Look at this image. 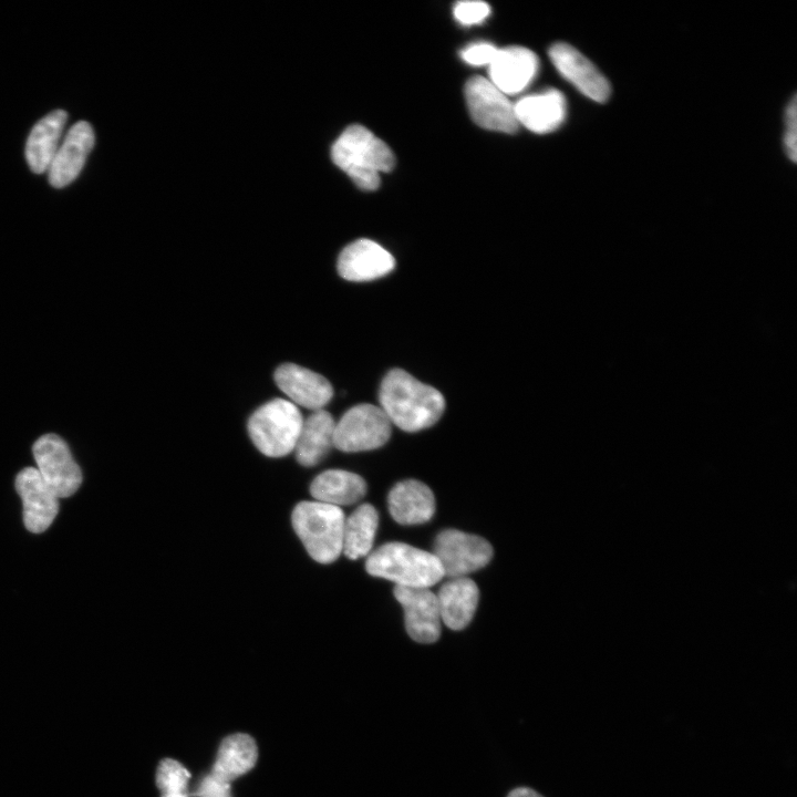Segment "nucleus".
I'll list each match as a JSON object with an SVG mask.
<instances>
[{
  "mask_svg": "<svg viewBox=\"0 0 797 797\" xmlns=\"http://www.w3.org/2000/svg\"><path fill=\"white\" fill-rule=\"evenodd\" d=\"M379 401L390 422L405 432L434 425L445 408L444 396L438 390L401 369H393L384 376Z\"/></svg>",
  "mask_w": 797,
  "mask_h": 797,
  "instance_id": "nucleus-1",
  "label": "nucleus"
},
{
  "mask_svg": "<svg viewBox=\"0 0 797 797\" xmlns=\"http://www.w3.org/2000/svg\"><path fill=\"white\" fill-rule=\"evenodd\" d=\"M333 163L345 172L363 190L380 185V174L390 172L395 164L391 148L362 125L346 127L331 148Z\"/></svg>",
  "mask_w": 797,
  "mask_h": 797,
  "instance_id": "nucleus-2",
  "label": "nucleus"
},
{
  "mask_svg": "<svg viewBox=\"0 0 797 797\" xmlns=\"http://www.w3.org/2000/svg\"><path fill=\"white\" fill-rule=\"evenodd\" d=\"M365 569L371 576L406 588H429L444 577L442 566L433 552L396 541L384 544L370 552Z\"/></svg>",
  "mask_w": 797,
  "mask_h": 797,
  "instance_id": "nucleus-3",
  "label": "nucleus"
},
{
  "mask_svg": "<svg viewBox=\"0 0 797 797\" xmlns=\"http://www.w3.org/2000/svg\"><path fill=\"white\" fill-rule=\"evenodd\" d=\"M292 526L310 557L331 563L342 553L345 516L340 507L317 500L301 501L291 515Z\"/></svg>",
  "mask_w": 797,
  "mask_h": 797,
  "instance_id": "nucleus-4",
  "label": "nucleus"
},
{
  "mask_svg": "<svg viewBox=\"0 0 797 797\" xmlns=\"http://www.w3.org/2000/svg\"><path fill=\"white\" fill-rule=\"evenodd\" d=\"M303 417L286 398H273L258 407L248 420V433L266 456L282 457L294 451Z\"/></svg>",
  "mask_w": 797,
  "mask_h": 797,
  "instance_id": "nucleus-5",
  "label": "nucleus"
},
{
  "mask_svg": "<svg viewBox=\"0 0 797 797\" xmlns=\"http://www.w3.org/2000/svg\"><path fill=\"white\" fill-rule=\"evenodd\" d=\"M392 423L380 406L359 404L335 423L333 446L346 453L371 451L384 445Z\"/></svg>",
  "mask_w": 797,
  "mask_h": 797,
  "instance_id": "nucleus-6",
  "label": "nucleus"
},
{
  "mask_svg": "<svg viewBox=\"0 0 797 797\" xmlns=\"http://www.w3.org/2000/svg\"><path fill=\"white\" fill-rule=\"evenodd\" d=\"M37 470L59 497H70L82 483V473L65 441L56 434L40 436L32 446Z\"/></svg>",
  "mask_w": 797,
  "mask_h": 797,
  "instance_id": "nucleus-7",
  "label": "nucleus"
},
{
  "mask_svg": "<svg viewBox=\"0 0 797 797\" xmlns=\"http://www.w3.org/2000/svg\"><path fill=\"white\" fill-rule=\"evenodd\" d=\"M433 553L439 561L444 576L459 578L485 567L493 557V548L482 537L445 529L437 535Z\"/></svg>",
  "mask_w": 797,
  "mask_h": 797,
  "instance_id": "nucleus-8",
  "label": "nucleus"
},
{
  "mask_svg": "<svg viewBox=\"0 0 797 797\" xmlns=\"http://www.w3.org/2000/svg\"><path fill=\"white\" fill-rule=\"evenodd\" d=\"M464 92L470 116L478 126L509 134L518 130L514 104L489 80L473 76Z\"/></svg>",
  "mask_w": 797,
  "mask_h": 797,
  "instance_id": "nucleus-9",
  "label": "nucleus"
},
{
  "mask_svg": "<svg viewBox=\"0 0 797 797\" xmlns=\"http://www.w3.org/2000/svg\"><path fill=\"white\" fill-rule=\"evenodd\" d=\"M549 56L557 71L580 93L598 103L610 97L607 77L576 48L558 42L550 46Z\"/></svg>",
  "mask_w": 797,
  "mask_h": 797,
  "instance_id": "nucleus-10",
  "label": "nucleus"
},
{
  "mask_svg": "<svg viewBox=\"0 0 797 797\" xmlns=\"http://www.w3.org/2000/svg\"><path fill=\"white\" fill-rule=\"evenodd\" d=\"M394 596L404 610L408 635L418 643L437 641L442 620L436 593L428 588L395 586Z\"/></svg>",
  "mask_w": 797,
  "mask_h": 797,
  "instance_id": "nucleus-11",
  "label": "nucleus"
},
{
  "mask_svg": "<svg viewBox=\"0 0 797 797\" xmlns=\"http://www.w3.org/2000/svg\"><path fill=\"white\" fill-rule=\"evenodd\" d=\"M15 488L22 500L25 528L34 534L45 531L59 511L58 497L35 467H25L19 472Z\"/></svg>",
  "mask_w": 797,
  "mask_h": 797,
  "instance_id": "nucleus-12",
  "label": "nucleus"
},
{
  "mask_svg": "<svg viewBox=\"0 0 797 797\" xmlns=\"http://www.w3.org/2000/svg\"><path fill=\"white\" fill-rule=\"evenodd\" d=\"M273 376L290 402L312 412L323 410L333 395V389L324 376L294 363L281 364Z\"/></svg>",
  "mask_w": 797,
  "mask_h": 797,
  "instance_id": "nucleus-13",
  "label": "nucleus"
},
{
  "mask_svg": "<svg viewBox=\"0 0 797 797\" xmlns=\"http://www.w3.org/2000/svg\"><path fill=\"white\" fill-rule=\"evenodd\" d=\"M393 256L377 242L359 239L348 245L338 259V271L349 281L377 279L394 269Z\"/></svg>",
  "mask_w": 797,
  "mask_h": 797,
  "instance_id": "nucleus-14",
  "label": "nucleus"
},
{
  "mask_svg": "<svg viewBox=\"0 0 797 797\" xmlns=\"http://www.w3.org/2000/svg\"><path fill=\"white\" fill-rule=\"evenodd\" d=\"M94 132L90 123L80 121L68 132L62 145L56 151L49 167V182L55 188L72 183L93 148Z\"/></svg>",
  "mask_w": 797,
  "mask_h": 797,
  "instance_id": "nucleus-15",
  "label": "nucleus"
},
{
  "mask_svg": "<svg viewBox=\"0 0 797 797\" xmlns=\"http://www.w3.org/2000/svg\"><path fill=\"white\" fill-rule=\"evenodd\" d=\"M538 58L524 46L498 49L489 66V81L504 94L525 90L538 72Z\"/></svg>",
  "mask_w": 797,
  "mask_h": 797,
  "instance_id": "nucleus-16",
  "label": "nucleus"
},
{
  "mask_svg": "<svg viewBox=\"0 0 797 797\" xmlns=\"http://www.w3.org/2000/svg\"><path fill=\"white\" fill-rule=\"evenodd\" d=\"M518 124L529 131L545 134L557 130L566 118L563 94L555 89L521 97L514 104Z\"/></svg>",
  "mask_w": 797,
  "mask_h": 797,
  "instance_id": "nucleus-17",
  "label": "nucleus"
},
{
  "mask_svg": "<svg viewBox=\"0 0 797 797\" xmlns=\"http://www.w3.org/2000/svg\"><path fill=\"white\" fill-rule=\"evenodd\" d=\"M387 503L391 516L401 525L426 522L435 511V498L432 490L415 479L397 483L391 489Z\"/></svg>",
  "mask_w": 797,
  "mask_h": 797,
  "instance_id": "nucleus-18",
  "label": "nucleus"
},
{
  "mask_svg": "<svg viewBox=\"0 0 797 797\" xmlns=\"http://www.w3.org/2000/svg\"><path fill=\"white\" fill-rule=\"evenodd\" d=\"M436 598L444 624L452 630H462L474 617L479 591L467 577L452 578L439 588Z\"/></svg>",
  "mask_w": 797,
  "mask_h": 797,
  "instance_id": "nucleus-19",
  "label": "nucleus"
},
{
  "mask_svg": "<svg viewBox=\"0 0 797 797\" xmlns=\"http://www.w3.org/2000/svg\"><path fill=\"white\" fill-rule=\"evenodd\" d=\"M68 114L55 110L41 118L31 130L25 146V157L30 169L42 174L49 169L56 153Z\"/></svg>",
  "mask_w": 797,
  "mask_h": 797,
  "instance_id": "nucleus-20",
  "label": "nucleus"
},
{
  "mask_svg": "<svg viewBox=\"0 0 797 797\" xmlns=\"http://www.w3.org/2000/svg\"><path fill=\"white\" fill-rule=\"evenodd\" d=\"M335 422L325 410L313 411L303 423L294 447L299 464L317 465L333 447Z\"/></svg>",
  "mask_w": 797,
  "mask_h": 797,
  "instance_id": "nucleus-21",
  "label": "nucleus"
},
{
  "mask_svg": "<svg viewBox=\"0 0 797 797\" xmlns=\"http://www.w3.org/2000/svg\"><path fill=\"white\" fill-rule=\"evenodd\" d=\"M365 491L364 479L343 469H328L319 474L310 485L314 500L337 507L358 503Z\"/></svg>",
  "mask_w": 797,
  "mask_h": 797,
  "instance_id": "nucleus-22",
  "label": "nucleus"
},
{
  "mask_svg": "<svg viewBox=\"0 0 797 797\" xmlns=\"http://www.w3.org/2000/svg\"><path fill=\"white\" fill-rule=\"evenodd\" d=\"M379 526V514L370 504L360 505L343 528L342 552L352 560L370 555Z\"/></svg>",
  "mask_w": 797,
  "mask_h": 797,
  "instance_id": "nucleus-23",
  "label": "nucleus"
},
{
  "mask_svg": "<svg viewBox=\"0 0 797 797\" xmlns=\"http://www.w3.org/2000/svg\"><path fill=\"white\" fill-rule=\"evenodd\" d=\"M257 745L247 734L226 737L218 749L213 773L231 782L251 769L257 760Z\"/></svg>",
  "mask_w": 797,
  "mask_h": 797,
  "instance_id": "nucleus-24",
  "label": "nucleus"
},
{
  "mask_svg": "<svg viewBox=\"0 0 797 797\" xmlns=\"http://www.w3.org/2000/svg\"><path fill=\"white\" fill-rule=\"evenodd\" d=\"M189 778L190 773L177 760L165 758L157 767L156 785L162 791V795H186Z\"/></svg>",
  "mask_w": 797,
  "mask_h": 797,
  "instance_id": "nucleus-25",
  "label": "nucleus"
},
{
  "mask_svg": "<svg viewBox=\"0 0 797 797\" xmlns=\"http://www.w3.org/2000/svg\"><path fill=\"white\" fill-rule=\"evenodd\" d=\"M489 13L490 7L484 1H460L454 7L455 19L464 25L480 23Z\"/></svg>",
  "mask_w": 797,
  "mask_h": 797,
  "instance_id": "nucleus-26",
  "label": "nucleus"
},
{
  "mask_svg": "<svg viewBox=\"0 0 797 797\" xmlns=\"http://www.w3.org/2000/svg\"><path fill=\"white\" fill-rule=\"evenodd\" d=\"M784 144L791 162L797 158V104L794 96L786 108Z\"/></svg>",
  "mask_w": 797,
  "mask_h": 797,
  "instance_id": "nucleus-27",
  "label": "nucleus"
},
{
  "mask_svg": "<svg viewBox=\"0 0 797 797\" xmlns=\"http://www.w3.org/2000/svg\"><path fill=\"white\" fill-rule=\"evenodd\" d=\"M497 51L498 49L490 43L478 42L466 46L462 50L460 55L468 64L489 65Z\"/></svg>",
  "mask_w": 797,
  "mask_h": 797,
  "instance_id": "nucleus-28",
  "label": "nucleus"
},
{
  "mask_svg": "<svg viewBox=\"0 0 797 797\" xmlns=\"http://www.w3.org/2000/svg\"><path fill=\"white\" fill-rule=\"evenodd\" d=\"M229 794L230 782L213 772L201 780L195 793L197 797H229Z\"/></svg>",
  "mask_w": 797,
  "mask_h": 797,
  "instance_id": "nucleus-29",
  "label": "nucleus"
},
{
  "mask_svg": "<svg viewBox=\"0 0 797 797\" xmlns=\"http://www.w3.org/2000/svg\"><path fill=\"white\" fill-rule=\"evenodd\" d=\"M507 797H544L529 787H518L513 789Z\"/></svg>",
  "mask_w": 797,
  "mask_h": 797,
  "instance_id": "nucleus-30",
  "label": "nucleus"
},
{
  "mask_svg": "<svg viewBox=\"0 0 797 797\" xmlns=\"http://www.w3.org/2000/svg\"><path fill=\"white\" fill-rule=\"evenodd\" d=\"M162 797H187V795H183V794H165V795H162Z\"/></svg>",
  "mask_w": 797,
  "mask_h": 797,
  "instance_id": "nucleus-31",
  "label": "nucleus"
}]
</instances>
